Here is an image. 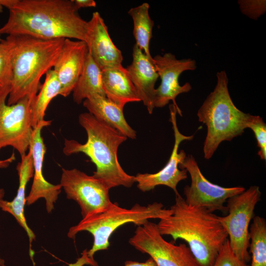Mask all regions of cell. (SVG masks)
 Listing matches in <instances>:
<instances>
[{
    "mask_svg": "<svg viewBox=\"0 0 266 266\" xmlns=\"http://www.w3.org/2000/svg\"><path fill=\"white\" fill-rule=\"evenodd\" d=\"M8 9L1 34L87 40L88 22L80 16L72 0H15Z\"/></svg>",
    "mask_w": 266,
    "mask_h": 266,
    "instance_id": "obj_1",
    "label": "cell"
},
{
    "mask_svg": "<svg viewBox=\"0 0 266 266\" xmlns=\"http://www.w3.org/2000/svg\"><path fill=\"white\" fill-rule=\"evenodd\" d=\"M170 208L172 213L160 220V233L174 241H185L199 266H212L228 234L218 216L207 209L188 204L179 194Z\"/></svg>",
    "mask_w": 266,
    "mask_h": 266,
    "instance_id": "obj_2",
    "label": "cell"
},
{
    "mask_svg": "<svg viewBox=\"0 0 266 266\" xmlns=\"http://www.w3.org/2000/svg\"><path fill=\"white\" fill-rule=\"evenodd\" d=\"M65 38L44 40L26 35H9L5 39L9 49L12 78L7 104L24 98L33 103L41 87L40 79L53 68Z\"/></svg>",
    "mask_w": 266,
    "mask_h": 266,
    "instance_id": "obj_3",
    "label": "cell"
},
{
    "mask_svg": "<svg viewBox=\"0 0 266 266\" xmlns=\"http://www.w3.org/2000/svg\"><path fill=\"white\" fill-rule=\"evenodd\" d=\"M78 122L86 132L87 141L82 144L65 139L63 153L66 156L78 153L87 156L96 166L93 176L109 190L120 186L132 187L135 183L134 176L124 171L117 155L119 146L127 137L89 112L81 113Z\"/></svg>",
    "mask_w": 266,
    "mask_h": 266,
    "instance_id": "obj_4",
    "label": "cell"
},
{
    "mask_svg": "<svg viewBox=\"0 0 266 266\" xmlns=\"http://www.w3.org/2000/svg\"><path fill=\"white\" fill-rule=\"evenodd\" d=\"M214 90L204 100L197 112L199 121L206 125L203 144L204 158L210 159L221 142L231 141L247 128L252 115L238 109L228 89L229 79L225 70L217 72Z\"/></svg>",
    "mask_w": 266,
    "mask_h": 266,
    "instance_id": "obj_5",
    "label": "cell"
},
{
    "mask_svg": "<svg viewBox=\"0 0 266 266\" xmlns=\"http://www.w3.org/2000/svg\"><path fill=\"white\" fill-rule=\"evenodd\" d=\"M171 213L170 208H164L160 202H154L147 206L136 203L129 209L111 202L106 207L83 218L78 224L69 229L67 236L74 238L77 233L83 231L91 233L94 241L88 255L94 259L96 252L108 248L111 235L120 226L130 223L141 226L150 219L160 220Z\"/></svg>",
    "mask_w": 266,
    "mask_h": 266,
    "instance_id": "obj_6",
    "label": "cell"
},
{
    "mask_svg": "<svg viewBox=\"0 0 266 266\" xmlns=\"http://www.w3.org/2000/svg\"><path fill=\"white\" fill-rule=\"evenodd\" d=\"M261 197L259 187L251 186L243 192L229 199L226 205L228 214L218 216L228 234L232 250L239 260L245 263L251 259L248 250L249 226Z\"/></svg>",
    "mask_w": 266,
    "mask_h": 266,
    "instance_id": "obj_7",
    "label": "cell"
},
{
    "mask_svg": "<svg viewBox=\"0 0 266 266\" xmlns=\"http://www.w3.org/2000/svg\"><path fill=\"white\" fill-rule=\"evenodd\" d=\"M129 242L139 251L148 254L157 266H199L188 246L167 242L157 225L149 221L137 227Z\"/></svg>",
    "mask_w": 266,
    "mask_h": 266,
    "instance_id": "obj_8",
    "label": "cell"
},
{
    "mask_svg": "<svg viewBox=\"0 0 266 266\" xmlns=\"http://www.w3.org/2000/svg\"><path fill=\"white\" fill-rule=\"evenodd\" d=\"M178 166L185 169L191 177V185L184 189V200L189 205L202 207L211 212H227L225 203L227 200L245 190L243 187H224L211 183L202 174L192 155L186 156Z\"/></svg>",
    "mask_w": 266,
    "mask_h": 266,
    "instance_id": "obj_9",
    "label": "cell"
},
{
    "mask_svg": "<svg viewBox=\"0 0 266 266\" xmlns=\"http://www.w3.org/2000/svg\"><path fill=\"white\" fill-rule=\"evenodd\" d=\"M32 104L28 98L12 105L0 100V150L11 146L21 157L27 153L33 130Z\"/></svg>",
    "mask_w": 266,
    "mask_h": 266,
    "instance_id": "obj_10",
    "label": "cell"
},
{
    "mask_svg": "<svg viewBox=\"0 0 266 266\" xmlns=\"http://www.w3.org/2000/svg\"><path fill=\"white\" fill-rule=\"evenodd\" d=\"M60 184L66 198L78 204L82 218L112 202L107 188L93 175L78 169L63 168Z\"/></svg>",
    "mask_w": 266,
    "mask_h": 266,
    "instance_id": "obj_11",
    "label": "cell"
},
{
    "mask_svg": "<svg viewBox=\"0 0 266 266\" xmlns=\"http://www.w3.org/2000/svg\"><path fill=\"white\" fill-rule=\"evenodd\" d=\"M153 63L161 80L160 85L155 90V107H163L171 100L177 109V114L182 116V111L175 99L180 94L189 92L192 86L188 82L181 86L178 79L183 72L196 68V61L191 59L178 60L172 53H166L153 57Z\"/></svg>",
    "mask_w": 266,
    "mask_h": 266,
    "instance_id": "obj_12",
    "label": "cell"
},
{
    "mask_svg": "<svg viewBox=\"0 0 266 266\" xmlns=\"http://www.w3.org/2000/svg\"><path fill=\"white\" fill-rule=\"evenodd\" d=\"M170 121L172 125L174 132V143L170 158L165 166L160 171L154 173H137L134 176L137 188L142 192H145L154 189L159 185H164L171 188L175 195L179 194L177 190L178 183L187 178V171L180 169L179 164L186 157L183 150L178 152L181 142L191 140L194 135L186 136L181 133L178 128L176 122L177 109L173 104L169 105Z\"/></svg>",
    "mask_w": 266,
    "mask_h": 266,
    "instance_id": "obj_13",
    "label": "cell"
},
{
    "mask_svg": "<svg viewBox=\"0 0 266 266\" xmlns=\"http://www.w3.org/2000/svg\"><path fill=\"white\" fill-rule=\"evenodd\" d=\"M51 120L39 122L33 129L29 148L32 154L33 179L31 191L26 197V203L31 205L40 198L45 200L47 211L50 213L61 192V185H54L46 180L43 174V163L46 148L41 135L42 129L51 125Z\"/></svg>",
    "mask_w": 266,
    "mask_h": 266,
    "instance_id": "obj_14",
    "label": "cell"
},
{
    "mask_svg": "<svg viewBox=\"0 0 266 266\" xmlns=\"http://www.w3.org/2000/svg\"><path fill=\"white\" fill-rule=\"evenodd\" d=\"M88 51L85 41L65 39L53 69L61 85L59 95L66 97L72 92L82 72Z\"/></svg>",
    "mask_w": 266,
    "mask_h": 266,
    "instance_id": "obj_15",
    "label": "cell"
},
{
    "mask_svg": "<svg viewBox=\"0 0 266 266\" xmlns=\"http://www.w3.org/2000/svg\"><path fill=\"white\" fill-rule=\"evenodd\" d=\"M88 22L86 41L89 52L101 70L122 65L121 51L112 41L104 21L98 12Z\"/></svg>",
    "mask_w": 266,
    "mask_h": 266,
    "instance_id": "obj_16",
    "label": "cell"
},
{
    "mask_svg": "<svg viewBox=\"0 0 266 266\" xmlns=\"http://www.w3.org/2000/svg\"><path fill=\"white\" fill-rule=\"evenodd\" d=\"M129 77L149 114L155 108V83L159 75L150 60L135 44L133 48V60L126 68Z\"/></svg>",
    "mask_w": 266,
    "mask_h": 266,
    "instance_id": "obj_17",
    "label": "cell"
},
{
    "mask_svg": "<svg viewBox=\"0 0 266 266\" xmlns=\"http://www.w3.org/2000/svg\"><path fill=\"white\" fill-rule=\"evenodd\" d=\"M21 157V161L18 164L16 167L19 180L17 195L12 201L0 200V208L3 211L11 214L16 219L26 231L31 243L34 240L35 235L28 226L24 214V207L26 203V186L33 175V160L31 149H29L27 153Z\"/></svg>",
    "mask_w": 266,
    "mask_h": 266,
    "instance_id": "obj_18",
    "label": "cell"
},
{
    "mask_svg": "<svg viewBox=\"0 0 266 266\" xmlns=\"http://www.w3.org/2000/svg\"><path fill=\"white\" fill-rule=\"evenodd\" d=\"M102 81L106 97L120 107L124 108L129 102L141 101L126 68L122 65L102 70Z\"/></svg>",
    "mask_w": 266,
    "mask_h": 266,
    "instance_id": "obj_19",
    "label": "cell"
},
{
    "mask_svg": "<svg viewBox=\"0 0 266 266\" xmlns=\"http://www.w3.org/2000/svg\"><path fill=\"white\" fill-rule=\"evenodd\" d=\"M83 105L98 119L131 139L136 138V132L127 123L120 107L106 97L97 95L83 101Z\"/></svg>",
    "mask_w": 266,
    "mask_h": 266,
    "instance_id": "obj_20",
    "label": "cell"
},
{
    "mask_svg": "<svg viewBox=\"0 0 266 266\" xmlns=\"http://www.w3.org/2000/svg\"><path fill=\"white\" fill-rule=\"evenodd\" d=\"M72 95L73 101L78 104L93 96L106 97L102 86V70L89 51Z\"/></svg>",
    "mask_w": 266,
    "mask_h": 266,
    "instance_id": "obj_21",
    "label": "cell"
},
{
    "mask_svg": "<svg viewBox=\"0 0 266 266\" xmlns=\"http://www.w3.org/2000/svg\"><path fill=\"white\" fill-rule=\"evenodd\" d=\"M149 4L144 2L131 8L128 13L133 20V35L135 44L150 60H153L149 46L154 21L149 15Z\"/></svg>",
    "mask_w": 266,
    "mask_h": 266,
    "instance_id": "obj_22",
    "label": "cell"
},
{
    "mask_svg": "<svg viewBox=\"0 0 266 266\" xmlns=\"http://www.w3.org/2000/svg\"><path fill=\"white\" fill-rule=\"evenodd\" d=\"M61 85L53 69L45 74L44 81L41 85L32 107V126L35 128L44 120L46 109L53 99L59 95Z\"/></svg>",
    "mask_w": 266,
    "mask_h": 266,
    "instance_id": "obj_23",
    "label": "cell"
},
{
    "mask_svg": "<svg viewBox=\"0 0 266 266\" xmlns=\"http://www.w3.org/2000/svg\"><path fill=\"white\" fill-rule=\"evenodd\" d=\"M252 262L250 266H266V221L259 216L253 217L249 231Z\"/></svg>",
    "mask_w": 266,
    "mask_h": 266,
    "instance_id": "obj_24",
    "label": "cell"
},
{
    "mask_svg": "<svg viewBox=\"0 0 266 266\" xmlns=\"http://www.w3.org/2000/svg\"><path fill=\"white\" fill-rule=\"evenodd\" d=\"M12 78L9 47L5 39L0 43V100H6L10 92Z\"/></svg>",
    "mask_w": 266,
    "mask_h": 266,
    "instance_id": "obj_25",
    "label": "cell"
},
{
    "mask_svg": "<svg viewBox=\"0 0 266 266\" xmlns=\"http://www.w3.org/2000/svg\"><path fill=\"white\" fill-rule=\"evenodd\" d=\"M247 128L254 133L259 148L258 154L262 160H266V124L259 116L252 115L247 124Z\"/></svg>",
    "mask_w": 266,
    "mask_h": 266,
    "instance_id": "obj_26",
    "label": "cell"
},
{
    "mask_svg": "<svg viewBox=\"0 0 266 266\" xmlns=\"http://www.w3.org/2000/svg\"><path fill=\"white\" fill-rule=\"evenodd\" d=\"M212 266H248L239 260L232 250L228 239L220 249Z\"/></svg>",
    "mask_w": 266,
    "mask_h": 266,
    "instance_id": "obj_27",
    "label": "cell"
},
{
    "mask_svg": "<svg viewBox=\"0 0 266 266\" xmlns=\"http://www.w3.org/2000/svg\"><path fill=\"white\" fill-rule=\"evenodd\" d=\"M240 10L250 18L257 19L266 11V0H239Z\"/></svg>",
    "mask_w": 266,
    "mask_h": 266,
    "instance_id": "obj_28",
    "label": "cell"
},
{
    "mask_svg": "<svg viewBox=\"0 0 266 266\" xmlns=\"http://www.w3.org/2000/svg\"><path fill=\"white\" fill-rule=\"evenodd\" d=\"M85 265L98 266V264L95 259L89 257L87 250L82 252L81 256L78 258L75 262L69 264L68 266H84Z\"/></svg>",
    "mask_w": 266,
    "mask_h": 266,
    "instance_id": "obj_29",
    "label": "cell"
},
{
    "mask_svg": "<svg viewBox=\"0 0 266 266\" xmlns=\"http://www.w3.org/2000/svg\"><path fill=\"white\" fill-rule=\"evenodd\" d=\"M77 10L81 8L95 7L96 2L94 0H72Z\"/></svg>",
    "mask_w": 266,
    "mask_h": 266,
    "instance_id": "obj_30",
    "label": "cell"
},
{
    "mask_svg": "<svg viewBox=\"0 0 266 266\" xmlns=\"http://www.w3.org/2000/svg\"><path fill=\"white\" fill-rule=\"evenodd\" d=\"M124 266H157L154 261L150 257L144 262H138L133 261H127Z\"/></svg>",
    "mask_w": 266,
    "mask_h": 266,
    "instance_id": "obj_31",
    "label": "cell"
},
{
    "mask_svg": "<svg viewBox=\"0 0 266 266\" xmlns=\"http://www.w3.org/2000/svg\"><path fill=\"white\" fill-rule=\"evenodd\" d=\"M15 159V157L14 153L10 157L5 160H1L0 159V169L6 168Z\"/></svg>",
    "mask_w": 266,
    "mask_h": 266,
    "instance_id": "obj_32",
    "label": "cell"
},
{
    "mask_svg": "<svg viewBox=\"0 0 266 266\" xmlns=\"http://www.w3.org/2000/svg\"><path fill=\"white\" fill-rule=\"evenodd\" d=\"M4 195V191L3 189L0 188V200L2 199ZM4 261L0 258V266H5Z\"/></svg>",
    "mask_w": 266,
    "mask_h": 266,
    "instance_id": "obj_33",
    "label": "cell"
},
{
    "mask_svg": "<svg viewBox=\"0 0 266 266\" xmlns=\"http://www.w3.org/2000/svg\"><path fill=\"white\" fill-rule=\"evenodd\" d=\"M6 0H0V13L3 11V7H5Z\"/></svg>",
    "mask_w": 266,
    "mask_h": 266,
    "instance_id": "obj_34",
    "label": "cell"
},
{
    "mask_svg": "<svg viewBox=\"0 0 266 266\" xmlns=\"http://www.w3.org/2000/svg\"><path fill=\"white\" fill-rule=\"evenodd\" d=\"M1 35V34H0V42H1V41H2V39L0 38Z\"/></svg>",
    "mask_w": 266,
    "mask_h": 266,
    "instance_id": "obj_35",
    "label": "cell"
}]
</instances>
